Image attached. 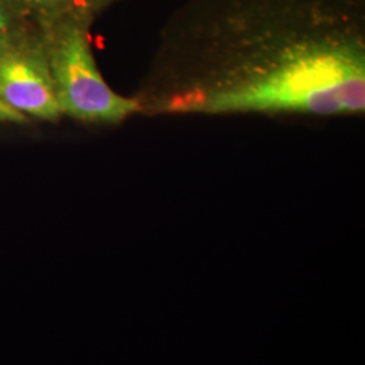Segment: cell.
<instances>
[{"label": "cell", "mask_w": 365, "mask_h": 365, "mask_svg": "<svg viewBox=\"0 0 365 365\" xmlns=\"http://www.w3.org/2000/svg\"><path fill=\"white\" fill-rule=\"evenodd\" d=\"M141 114L359 115L364 0H190L135 96Z\"/></svg>", "instance_id": "6da1fadb"}, {"label": "cell", "mask_w": 365, "mask_h": 365, "mask_svg": "<svg viewBox=\"0 0 365 365\" xmlns=\"http://www.w3.org/2000/svg\"><path fill=\"white\" fill-rule=\"evenodd\" d=\"M30 9L49 15L51 21L64 18L68 15L78 13H87V0H21Z\"/></svg>", "instance_id": "277c9868"}, {"label": "cell", "mask_w": 365, "mask_h": 365, "mask_svg": "<svg viewBox=\"0 0 365 365\" xmlns=\"http://www.w3.org/2000/svg\"><path fill=\"white\" fill-rule=\"evenodd\" d=\"M0 103L22 117L57 120L63 115L42 38L15 33L0 42Z\"/></svg>", "instance_id": "3957f363"}, {"label": "cell", "mask_w": 365, "mask_h": 365, "mask_svg": "<svg viewBox=\"0 0 365 365\" xmlns=\"http://www.w3.org/2000/svg\"><path fill=\"white\" fill-rule=\"evenodd\" d=\"M87 16V13H78L52 21L42 37L63 115L93 123H119L141 114L137 98L111 90L98 69Z\"/></svg>", "instance_id": "7a4b0ae2"}, {"label": "cell", "mask_w": 365, "mask_h": 365, "mask_svg": "<svg viewBox=\"0 0 365 365\" xmlns=\"http://www.w3.org/2000/svg\"><path fill=\"white\" fill-rule=\"evenodd\" d=\"M15 33L14 7L11 0H0V42L10 38Z\"/></svg>", "instance_id": "5b68a950"}, {"label": "cell", "mask_w": 365, "mask_h": 365, "mask_svg": "<svg viewBox=\"0 0 365 365\" xmlns=\"http://www.w3.org/2000/svg\"><path fill=\"white\" fill-rule=\"evenodd\" d=\"M0 120H13V122H21L24 120V117L18 113L13 111L11 108H9L7 106L0 103Z\"/></svg>", "instance_id": "8992f818"}]
</instances>
